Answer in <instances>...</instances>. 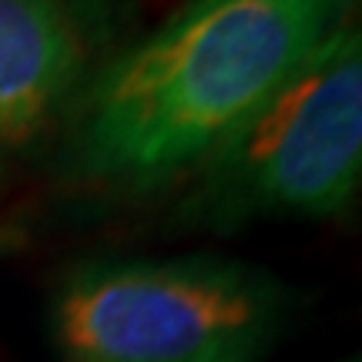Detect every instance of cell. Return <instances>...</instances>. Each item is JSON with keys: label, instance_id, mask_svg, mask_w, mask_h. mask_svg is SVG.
Returning <instances> with one entry per match:
<instances>
[{"label": "cell", "instance_id": "obj_1", "mask_svg": "<svg viewBox=\"0 0 362 362\" xmlns=\"http://www.w3.org/2000/svg\"><path fill=\"white\" fill-rule=\"evenodd\" d=\"M342 13L346 0H188L90 84L81 168L121 188L198 171Z\"/></svg>", "mask_w": 362, "mask_h": 362}, {"label": "cell", "instance_id": "obj_2", "mask_svg": "<svg viewBox=\"0 0 362 362\" xmlns=\"http://www.w3.org/2000/svg\"><path fill=\"white\" fill-rule=\"evenodd\" d=\"M288 292L272 272L218 255L90 262L51 305L64 362H259Z\"/></svg>", "mask_w": 362, "mask_h": 362}, {"label": "cell", "instance_id": "obj_3", "mask_svg": "<svg viewBox=\"0 0 362 362\" xmlns=\"http://www.w3.org/2000/svg\"><path fill=\"white\" fill-rule=\"evenodd\" d=\"M202 168V221L346 211L362 188V27L319 40Z\"/></svg>", "mask_w": 362, "mask_h": 362}, {"label": "cell", "instance_id": "obj_4", "mask_svg": "<svg viewBox=\"0 0 362 362\" xmlns=\"http://www.w3.org/2000/svg\"><path fill=\"white\" fill-rule=\"evenodd\" d=\"M84 71L71 0H0V144H17L54 115Z\"/></svg>", "mask_w": 362, "mask_h": 362}, {"label": "cell", "instance_id": "obj_5", "mask_svg": "<svg viewBox=\"0 0 362 362\" xmlns=\"http://www.w3.org/2000/svg\"><path fill=\"white\" fill-rule=\"evenodd\" d=\"M352 362H362V356H359V359H352Z\"/></svg>", "mask_w": 362, "mask_h": 362}]
</instances>
